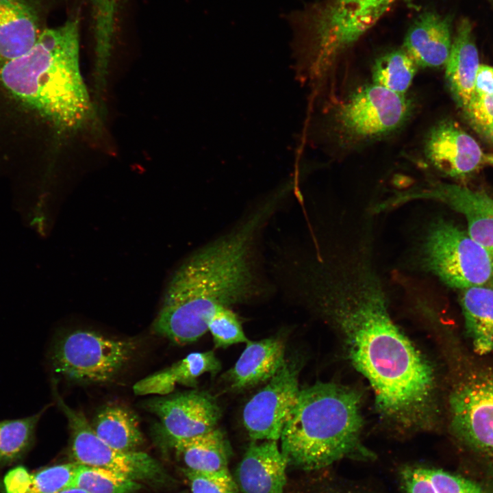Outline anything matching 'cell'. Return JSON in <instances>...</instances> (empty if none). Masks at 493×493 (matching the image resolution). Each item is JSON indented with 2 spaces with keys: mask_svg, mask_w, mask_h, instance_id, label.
Listing matches in <instances>:
<instances>
[{
  "mask_svg": "<svg viewBox=\"0 0 493 493\" xmlns=\"http://www.w3.org/2000/svg\"><path fill=\"white\" fill-rule=\"evenodd\" d=\"M316 287L311 292L339 329L351 364L371 385L383 419L404 431L433 427V368L394 323L378 286L364 280L348 290Z\"/></svg>",
  "mask_w": 493,
  "mask_h": 493,
  "instance_id": "1",
  "label": "cell"
},
{
  "mask_svg": "<svg viewBox=\"0 0 493 493\" xmlns=\"http://www.w3.org/2000/svg\"><path fill=\"white\" fill-rule=\"evenodd\" d=\"M283 188L256 203L228 231L199 247L172 275L152 329L177 344L207 331L216 308L251 301L270 291L260 246L271 218L288 199Z\"/></svg>",
  "mask_w": 493,
  "mask_h": 493,
  "instance_id": "2",
  "label": "cell"
},
{
  "mask_svg": "<svg viewBox=\"0 0 493 493\" xmlns=\"http://www.w3.org/2000/svg\"><path fill=\"white\" fill-rule=\"evenodd\" d=\"M0 83L58 129L82 127L92 106L80 71L77 19L45 29L27 53L0 66Z\"/></svg>",
  "mask_w": 493,
  "mask_h": 493,
  "instance_id": "3",
  "label": "cell"
},
{
  "mask_svg": "<svg viewBox=\"0 0 493 493\" xmlns=\"http://www.w3.org/2000/svg\"><path fill=\"white\" fill-rule=\"evenodd\" d=\"M360 408L359 394L344 385L317 383L300 390L279 438L288 466L318 471L346 457H371L361 442Z\"/></svg>",
  "mask_w": 493,
  "mask_h": 493,
  "instance_id": "4",
  "label": "cell"
},
{
  "mask_svg": "<svg viewBox=\"0 0 493 493\" xmlns=\"http://www.w3.org/2000/svg\"><path fill=\"white\" fill-rule=\"evenodd\" d=\"M448 396L449 429L455 442L493 479V367L457 346Z\"/></svg>",
  "mask_w": 493,
  "mask_h": 493,
  "instance_id": "5",
  "label": "cell"
},
{
  "mask_svg": "<svg viewBox=\"0 0 493 493\" xmlns=\"http://www.w3.org/2000/svg\"><path fill=\"white\" fill-rule=\"evenodd\" d=\"M396 1L323 0L290 14L288 21L312 64L325 72Z\"/></svg>",
  "mask_w": 493,
  "mask_h": 493,
  "instance_id": "6",
  "label": "cell"
},
{
  "mask_svg": "<svg viewBox=\"0 0 493 493\" xmlns=\"http://www.w3.org/2000/svg\"><path fill=\"white\" fill-rule=\"evenodd\" d=\"M137 348V341L133 339L76 329L55 340L49 362L54 372L68 381L81 384L105 383L129 364Z\"/></svg>",
  "mask_w": 493,
  "mask_h": 493,
  "instance_id": "7",
  "label": "cell"
},
{
  "mask_svg": "<svg viewBox=\"0 0 493 493\" xmlns=\"http://www.w3.org/2000/svg\"><path fill=\"white\" fill-rule=\"evenodd\" d=\"M422 257L426 268L451 288L493 285V257L467 231L448 220L431 225Z\"/></svg>",
  "mask_w": 493,
  "mask_h": 493,
  "instance_id": "8",
  "label": "cell"
},
{
  "mask_svg": "<svg viewBox=\"0 0 493 493\" xmlns=\"http://www.w3.org/2000/svg\"><path fill=\"white\" fill-rule=\"evenodd\" d=\"M412 111L411 101L370 84L346 97L333 114L335 131L349 144H360L378 140L399 129Z\"/></svg>",
  "mask_w": 493,
  "mask_h": 493,
  "instance_id": "9",
  "label": "cell"
},
{
  "mask_svg": "<svg viewBox=\"0 0 493 493\" xmlns=\"http://www.w3.org/2000/svg\"><path fill=\"white\" fill-rule=\"evenodd\" d=\"M52 391L58 406L67 418L71 435V452L75 462L121 473L135 481H154L164 476L160 463L149 454L113 448L95 433L84 414L71 408L60 396L57 381Z\"/></svg>",
  "mask_w": 493,
  "mask_h": 493,
  "instance_id": "10",
  "label": "cell"
},
{
  "mask_svg": "<svg viewBox=\"0 0 493 493\" xmlns=\"http://www.w3.org/2000/svg\"><path fill=\"white\" fill-rule=\"evenodd\" d=\"M299 391L298 366L285 360L243 409L242 422L249 437L255 441H277Z\"/></svg>",
  "mask_w": 493,
  "mask_h": 493,
  "instance_id": "11",
  "label": "cell"
},
{
  "mask_svg": "<svg viewBox=\"0 0 493 493\" xmlns=\"http://www.w3.org/2000/svg\"><path fill=\"white\" fill-rule=\"evenodd\" d=\"M160 420L158 431L166 442L192 438L216 427L221 409L216 400L203 391H188L143 403Z\"/></svg>",
  "mask_w": 493,
  "mask_h": 493,
  "instance_id": "12",
  "label": "cell"
},
{
  "mask_svg": "<svg viewBox=\"0 0 493 493\" xmlns=\"http://www.w3.org/2000/svg\"><path fill=\"white\" fill-rule=\"evenodd\" d=\"M424 151L437 170L453 178L465 177L485 164V153L477 141L451 120L442 121L429 130Z\"/></svg>",
  "mask_w": 493,
  "mask_h": 493,
  "instance_id": "13",
  "label": "cell"
},
{
  "mask_svg": "<svg viewBox=\"0 0 493 493\" xmlns=\"http://www.w3.org/2000/svg\"><path fill=\"white\" fill-rule=\"evenodd\" d=\"M411 197L435 200L462 214L467 222L469 236L493 257V198L466 186L444 183L416 194L399 196L396 202Z\"/></svg>",
  "mask_w": 493,
  "mask_h": 493,
  "instance_id": "14",
  "label": "cell"
},
{
  "mask_svg": "<svg viewBox=\"0 0 493 493\" xmlns=\"http://www.w3.org/2000/svg\"><path fill=\"white\" fill-rule=\"evenodd\" d=\"M288 462L276 440L253 442L236 470L242 493H283Z\"/></svg>",
  "mask_w": 493,
  "mask_h": 493,
  "instance_id": "15",
  "label": "cell"
},
{
  "mask_svg": "<svg viewBox=\"0 0 493 493\" xmlns=\"http://www.w3.org/2000/svg\"><path fill=\"white\" fill-rule=\"evenodd\" d=\"M452 41L448 18L426 11L417 16L411 24L403 49L418 67L438 68L446 65Z\"/></svg>",
  "mask_w": 493,
  "mask_h": 493,
  "instance_id": "16",
  "label": "cell"
},
{
  "mask_svg": "<svg viewBox=\"0 0 493 493\" xmlns=\"http://www.w3.org/2000/svg\"><path fill=\"white\" fill-rule=\"evenodd\" d=\"M479 54L468 18L459 22L452 41L450 55L445 65V79L456 104L463 110L474 96L475 80Z\"/></svg>",
  "mask_w": 493,
  "mask_h": 493,
  "instance_id": "17",
  "label": "cell"
},
{
  "mask_svg": "<svg viewBox=\"0 0 493 493\" xmlns=\"http://www.w3.org/2000/svg\"><path fill=\"white\" fill-rule=\"evenodd\" d=\"M36 12L25 0H0V66L27 53L38 36Z\"/></svg>",
  "mask_w": 493,
  "mask_h": 493,
  "instance_id": "18",
  "label": "cell"
},
{
  "mask_svg": "<svg viewBox=\"0 0 493 493\" xmlns=\"http://www.w3.org/2000/svg\"><path fill=\"white\" fill-rule=\"evenodd\" d=\"M227 373L231 388L242 390L268 381L285 362V344L279 338L248 340Z\"/></svg>",
  "mask_w": 493,
  "mask_h": 493,
  "instance_id": "19",
  "label": "cell"
},
{
  "mask_svg": "<svg viewBox=\"0 0 493 493\" xmlns=\"http://www.w3.org/2000/svg\"><path fill=\"white\" fill-rule=\"evenodd\" d=\"M397 476L403 493H493L481 483L431 466L405 464Z\"/></svg>",
  "mask_w": 493,
  "mask_h": 493,
  "instance_id": "20",
  "label": "cell"
},
{
  "mask_svg": "<svg viewBox=\"0 0 493 493\" xmlns=\"http://www.w3.org/2000/svg\"><path fill=\"white\" fill-rule=\"evenodd\" d=\"M459 303L473 351L479 355L493 353V288L462 290Z\"/></svg>",
  "mask_w": 493,
  "mask_h": 493,
  "instance_id": "21",
  "label": "cell"
},
{
  "mask_svg": "<svg viewBox=\"0 0 493 493\" xmlns=\"http://www.w3.org/2000/svg\"><path fill=\"white\" fill-rule=\"evenodd\" d=\"M166 443L175 449L187 469L205 472L228 470L229 444L217 427L192 438Z\"/></svg>",
  "mask_w": 493,
  "mask_h": 493,
  "instance_id": "22",
  "label": "cell"
},
{
  "mask_svg": "<svg viewBox=\"0 0 493 493\" xmlns=\"http://www.w3.org/2000/svg\"><path fill=\"white\" fill-rule=\"evenodd\" d=\"M90 425L101 440L118 451H137L144 442L137 416L121 405L102 407Z\"/></svg>",
  "mask_w": 493,
  "mask_h": 493,
  "instance_id": "23",
  "label": "cell"
},
{
  "mask_svg": "<svg viewBox=\"0 0 493 493\" xmlns=\"http://www.w3.org/2000/svg\"><path fill=\"white\" fill-rule=\"evenodd\" d=\"M418 66L403 49H396L379 57L372 68V84L405 94L412 83Z\"/></svg>",
  "mask_w": 493,
  "mask_h": 493,
  "instance_id": "24",
  "label": "cell"
},
{
  "mask_svg": "<svg viewBox=\"0 0 493 493\" xmlns=\"http://www.w3.org/2000/svg\"><path fill=\"white\" fill-rule=\"evenodd\" d=\"M49 405L38 412L19 419L0 421V464L20 458L30 447L36 426Z\"/></svg>",
  "mask_w": 493,
  "mask_h": 493,
  "instance_id": "25",
  "label": "cell"
},
{
  "mask_svg": "<svg viewBox=\"0 0 493 493\" xmlns=\"http://www.w3.org/2000/svg\"><path fill=\"white\" fill-rule=\"evenodd\" d=\"M69 488L87 493H134L142 485L121 473L79 464Z\"/></svg>",
  "mask_w": 493,
  "mask_h": 493,
  "instance_id": "26",
  "label": "cell"
},
{
  "mask_svg": "<svg viewBox=\"0 0 493 493\" xmlns=\"http://www.w3.org/2000/svg\"><path fill=\"white\" fill-rule=\"evenodd\" d=\"M207 331L217 347L224 348L249 340L238 316L229 307L216 308L208 321Z\"/></svg>",
  "mask_w": 493,
  "mask_h": 493,
  "instance_id": "27",
  "label": "cell"
},
{
  "mask_svg": "<svg viewBox=\"0 0 493 493\" xmlns=\"http://www.w3.org/2000/svg\"><path fill=\"white\" fill-rule=\"evenodd\" d=\"M78 465L74 462L29 473L25 493H58L68 488Z\"/></svg>",
  "mask_w": 493,
  "mask_h": 493,
  "instance_id": "28",
  "label": "cell"
},
{
  "mask_svg": "<svg viewBox=\"0 0 493 493\" xmlns=\"http://www.w3.org/2000/svg\"><path fill=\"white\" fill-rule=\"evenodd\" d=\"M192 493H238L236 482L229 470L218 472H196L183 469Z\"/></svg>",
  "mask_w": 493,
  "mask_h": 493,
  "instance_id": "29",
  "label": "cell"
},
{
  "mask_svg": "<svg viewBox=\"0 0 493 493\" xmlns=\"http://www.w3.org/2000/svg\"><path fill=\"white\" fill-rule=\"evenodd\" d=\"M464 111L474 130L493 146V94H474Z\"/></svg>",
  "mask_w": 493,
  "mask_h": 493,
  "instance_id": "30",
  "label": "cell"
},
{
  "mask_svg": "<svg viewBox=\"0 0 493 493\" xmlns=\"http://www.w3.org/2000/svg\"><path fill=\"white\" fill-rule=\"evenodd\" d=\"M315 493H370L356 484L337 476H329Z\"/></svg>",
  "mask_w": 493,
  "mask_h": 493,
  "instance_id": "31",
  "label": "cell"
},
{
  "mask_svg": "<svg viewBox=\"0 0 493 493\" xmlns=\"http://www.w3.org/2000/svg\"><path fill=\"white\" fill-rule=\"evenodd\" d=\"M29 473L23 467L10 470L4 478L7 493H25Z\"/></svg>",
  "mask_w": 493,
  "mask_h": 493,
  "instance_id": "32",
  "label": "cell"
},
{
  "mask_svg": "<svg viewBox=\"0 0 493 493\" xmlns=\"http://www.w3.org/2000/svg\"><path fill=\"white\" fill-rule=\"evenodd\" d=\"M493 94V67L479 64L475 80L474 94Z\"/></svg>",
  "mask_w": 493,
  "mask_h": 493,
  "instance_id": "33",
  "label": "cell"
},
{
  "mask_svg": "<svg viewBox=\"0 0 493 493\" xmlns=\"http://www.w3.org/2000/svg\"><path fill=\"white\" fill-rule=\"evenodd\" d=\"M58 493H87L85 491H84L81 489L77 488H66L62 491L58 492Z\"/></svg>",
  "mask_w": 493,
  "mask_h": 493,
  "instance_id": "34",
  "label": "cell"
},
{
  "mask_svg": "<svg viewBox=\"0 0 493 493\" xmlns=\"http://www.w3.org/2000/svg\"><path fill=\"white\" fill-rule=\"evenodd\" d=\"M484 164L493 166V154H484Z\"/></svg>",
  "mask_w": 493,
  "mask_h": 493,
  "instance_id": "35",
  "label": "cell"
},
{
  "mask_svg": "<svg viewBox=\"0 0 493 493\" xmlns=\"http://www.w3.org/2000/svg\"><path fill=\"white\" fill-rule=\"evenodd\" d=\"M489 1L490 2L491 5L493 6V0H489Z\"/></svg>",
  "mask_w": 493,
  "mask_h": 493,
  "instance_id": "36",
  "label": "cell"
}]
</instances>
